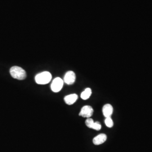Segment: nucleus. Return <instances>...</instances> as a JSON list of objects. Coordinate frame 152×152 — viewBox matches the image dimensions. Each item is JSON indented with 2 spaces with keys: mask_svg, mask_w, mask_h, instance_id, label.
Returning <instances> with one entry per match:
<instances>
[{
  "mask_svg": "<svg viewBox=\"0 0 152 152\" xmlns=\"http://www.w3.org/2000/svg\"><path fill=\"white\" fill-rule=\"evenodd\" d=\"M94 113V109L90 105H85L82 108L81 110L79 113V115L83 117L90 118Z\"/></svg>",
  "mask_w": 152,
  "mask_h": 152,
  "instance_id": "20e7f679",
  "label": "nucleus"
},
{
  "mask_svg": "<svg viewBox=\"0 0 152 152\" xmlns=\"http://www.w3.org/2000/svg\"><path fill=\"white\" fill-rule=\"evenodd\" d=\"M105 124L107 127L110 128V127H112L113 126V121L110 117H108V118H106L105 120Z\"/></svg>",
  "mask_w": 152,
  "mask_h": 152,
  "instance_id": "9b49d317",
  "label": "nucleus"
},
{
  "mask_svg": "<svg viewBox=\"0 0 152 152\" xmlns=\"http://www.w3.org/2000/svg\"><path fill=\"white\" fill-rule=\"evenodd\" d=\"M64 81L59 77H56L53 80L51 85V88L53 92H59L63 86Z\"/></svg>",
  "mask_w": 152,
  "mask_h": 152,
  "instance_id": "7ed1b4c3",
  "label": "nucleus"
},
{
  "mask_svg": "<svg viewBox=\"0 0 152 152\" xmlns=\"http://www.w3.org/2000/svg\"><path fill=\"white\" fill-rule=\"evenodd\" d=\"M91 93H92L91 89L90 88H87L83 92H82L81 98L83 100H87L90 97Z\"/></svg>",
  "mask_w": 152,
  "mask_h": 152,
  "instance_id": "9d476101",
  "label": "nucleus"
},
{
  "mask_svg": "<svg viewBox=\"0 0 152 152\" xmlns=\"http://www.w3.org/2000/svg\"><path fill=\"white\" fill-rule=\"evenodd\" d=\"M52 79V75L49 72H43L35 77L36 82L39 85H45L49 83Z\"/></svg>",
  "mask_w": 152,
  "mask_h": 152,
  "instance_id": "f03ea898",
  "label": "nucleus"
},
{
  "mask_svg": "<svg viewBox=\"0 0 152 152\" xmlns=\"http://www.w3.org/2000/svg\"><path fill=\"white\" fill-rule=\"evenodd\" d=\"M107 139V136L105 134H101L94 138L93 143L96 145H100L106 141Z\"/></svg>",
  "mask_w": 152,
  "mask_h": 152,
  "instance_id": "6e6552de",
  "label": "nucleus"
},
{
  "mask_svg": "<svg viewBox=\"0 0 152 152\" xmlns=\"http://www.w3.org/2000/svg\"><path fill=\"white\" fill-rule=\"evenodd\" d=\"M78 99V95L75 94L68 95L65 96L64 101L68 105H72L75 103Z\"/></svg>",
  "mask_w": 152,
  "mask_h": 152,
  "instance_id": "1a4fd4ad",
  "label": "nucleus"
},
{
  "mask_svg": "<svg viewBox=\"0 0 152 152\" xmlns=\"http://www.w3.org/2000/svg\"><path fill=\"white\" fill-rule=\"evenodd\" d=\"M10 73L15 79L19 80H23L26 78L27 73L22 68L18 66H14L10 69Z\"/></svg>",
  "mask_w": 152,
  "mask_h": 152,
  "instance_id": "f257e3e1",
  "label": "nucleus"
},
{
  "mask_svg": "<svg viewBox=\"0 0 152 152\" xmlns=\"http://www.w3.org/2000/svg\"><path fill=\"white\" fill-rule=\"evenodd\" d=\"M76 81V75L73 71H68L66 73L64 78V82L67 85H72Z\"/></svg>",
  "mask_w": 152,
  "mask_h": 152,
  "instance_id": "39448f33",
  "label": "nucleus"
},
{
  "mask_svg": "<svg viewBox=\"0 0 152 152\" xmlns=\"http://www.w3.org/2000/svg\"><path fill=\"white\" fill-rule=\"evenodd\" d=\"M113 108L110 104H107L104 105L103 107V113L105 118L110 117L111 115L113 114Z\"/></svg>",
  "mask_w": 152,
  "mask_h": 152,
  "instance_id": "0eeeda50",
  "label": "nucleus"
},
{
  "mask_svg": "<svg viewBox=\"0 0 152 152\" xmlns=\"http://www.w3.org/2000/svg\"><path fill=\"white\" fill-rule=\"evenodd\" d=\"M86 125L90 129H92L95 130H100L102 128V126L99 122H94V120L91 118H88L85 122Z\"/></svg>",
  "mask_w": 152,
  "mask_h": 152,
  "instance_id": "423d86ee",
  "label": "nucleus"
}]
</instances>
